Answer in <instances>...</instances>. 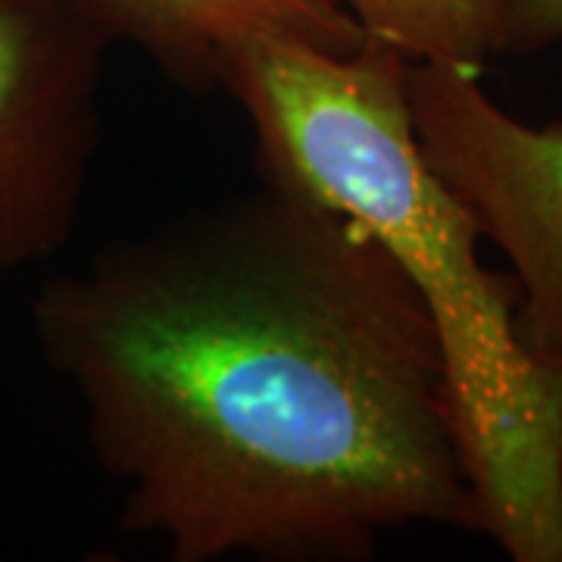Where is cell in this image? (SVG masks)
I'll return each instance as SVG.
<instances>
[{
  "instance_id": "1",
  "label": "cell",
  "mask_w": 562,
  "mask_h": 562,
  "mask_svg": "<svg viewBox=\"0 0 562 562\" xmlns=\"http://www.w3.org/2000/svg\"><path fill=\"white\" fill-rule=\"evenodd\" d=\"M32 325L122 528L176 562H360L413 525L482 531L413 284L288 181L106 244L41 288Z\"/></svg>"
},
{
  "instance_id": "2",
  "label": "cell",
  "mask_w": 562,
  "mask_h": 562,
  "mask_svg": "<svg viewBox=\"0 0 562 562\" xmlns=\"http://www.w3.org/2000/svg\"><path fill=\"white\" fill-rule=\"evenodd\" d=\"M406 66L366 38L350 54L257 38L222 85L257 135L262 176L362 225L397 262L441 344L482 531L513 562H562V379L525 353L519 288L482 262V228L422 157Z\"/></svg>"
},
{
  "instance_id": "3",
  "label": "cell",
  "mask_w": 562,
  "mask_h": 562,
  "mask_svg": "<svg viewBox=\"0 0 562 562\" xmlns=\"http://www.w3.org/2000/svg\"><path fill=\"white\" fill-rule=\"evenodd\" d=\"M406 106L431 172L513 266L525 353L562 379V122L516 120L475 72L438 63L406 66Z\"/></svg>"
},
{
  "instance_id": "4",
  "label": "cell",
  "mask_w": 562,
  "mask_h": 562,
  "mask_svg": "<svg viewBox=\"0 0 562 562\" xmlns=\"http://www.w3.org/2000/svg\"><path fill=\"white\" fill-rule=\"evenodd\" d=\"M113 44L69 0H0V279L50 260L79 222Z\"/></svg>"
},
{
  "instance_id": "5",
  "label": "cell",
  "mask_w": 562,
  "mask_h": 562,
  "mask_svg": "<svg viewBox=\"0 0 562 562\" xmlns=\"http://www.w3.org/2000/svg\"><path fill=\"white\" fill-rule=\"evenodd\" d=\"M110 38L132 41L169 79L220 88L225 63L257 38L310 44L350 54L362 41L357 22L328 0H69Z\"/></svg>"
},
{
  "instance_id": "6",
  "label": "cell",
  "mask_w": 562,
  "mask_h": 562,
  "mask_svg": "<svg viewBox=\"0 0 562 562\" xmlns=\"http://www.w3.org/2000/svg\"><path fill=\"white\" fill-rule=\"evenodd\" d=\"M362 38L394 47L409 63H438L482 76L497 57L503 0H328Z\"/></svg>"
},
{
  "instance_id": "7",
  "label": "cell",
  "mask_w": 562,
  "mask_h": 562,
  "mask_svg": "<svg viewBox=\"0 0 562 562\" xmlns=\"http://www.w3.org/2000/svg\"><path fill=\"white\" fill-rule=\"evenodd\" d=\"M562 41V0H503L497 54H535Z\"/></svg>"
}]
</instances>
